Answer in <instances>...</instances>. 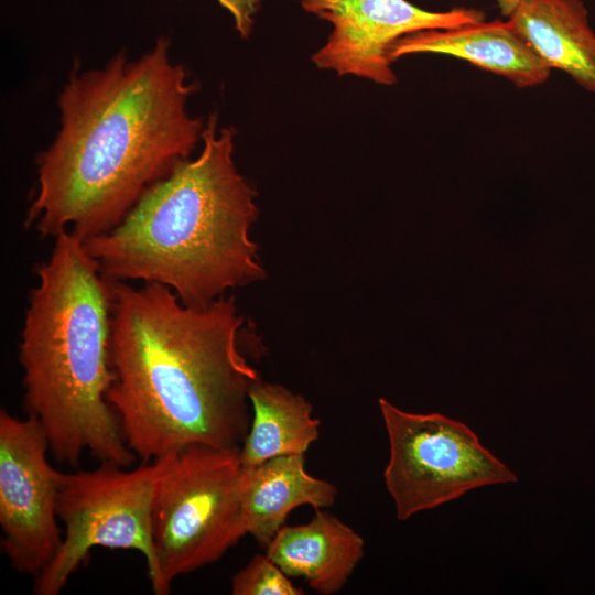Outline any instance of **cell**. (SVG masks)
I'll return each instance as SVG.
<instances>
[{"instance_id": "cell-1", "label": "cell", "mask_w": 595, "mask_h": 595, "mask_svg": "<svg viewBox=\"0 0 595 595\" xmlns=\"http://www.w3.org/2000/svg\"><path fill=\"white\" fill-rule=\"evenodd\" d=\"M160 37L136 60L74 71L58 96L61 128L37 156L25 226L83 241L116 227L152 184L191 154L204 131L186 110L195 83Z\"/></svg>"}, {"instance_id": "cell-2", "label": "cell", "mask_w": 595, "mask_h": 595, "mask_svg": "<svg viewBox=\"0 0 595 595\" xmlns=\"http://www.w3.org/2000/svg\"><path fill=\"white\" fill-rule=\"evenodd\" d=\"M111 281L113 381L107 400L141 462L188 445L240 447L260 377L239 349L234 296L186 305L167 286Z\"/></svg>"}, {"instance_id": "cell-3", "label": "cell", "mask_w": 595, "mask_h": 595, "mask_svg": "<svg viewBox=\"0 0 595 595\" xmlns=\"http://www.w3.org/2000/svg\"><path fill=\"white\" fill-rule=\"evenodd\" d=\"M213 113L201 154L184 159L141 195L111 230L84 241L102 274L170 288L186 305L264 278L250 239L256 192L237 171L234 130Z\"/></svg>"}, {"instance_id": "cell-4", "label": "cell", "mask_w": 595, "mask_h": 595, "mask_svg": "<svg viewBox=\"0 0 595 595\" xmlns=\"http://www.w3.org/2000/svg\"><path fill=\"white\" fill-rule=\"evenodd\" d=\"M36 270L19 345L23 409L42 426L52 456L77 466L88 453L129 467L127 445L107 400L111 367V281L69 231Z\"/></svg>"}, {"instance_id": "cell-5", "label": "cell", "mask_w": 595, "mask_h": 595, "mask_svg": "<svg viewBox=\"0 0 595 595\" xmlns=\"http://www.w3.org/2000/svg\"><path fill=\"white\" fill-rule=\"evenodd\" d=\"M240 447L188 445L173 452L152 499L158 595L173 581L218 561L247 534Z\"/></svg>"}, {"instance_id": "cell-6", "label": "cell", "mask_w": 595, "mask_h": 595, "mask_svg": "<svg viewBox=\"0 0 595 595\" xmlns=\"http://www.w3.org/2000/svg\"><path fill=\"white\" fill-rule=\"evenodd\" d=\"M172 453L128 468L100 462L97 468L61 472L56 512L65 527L51 562L34 577L36 595H57L94 548L140 552L152 589L159 573L151 531L156 480Z\"/></svg>"}, {"instance_id": "cell-7", "label": "cell", "mask_w": 595, "mask_h": 595, "mask_svg": "<svg viewBox=\"0 0 595 595\" xmlns=\"http://www.w3.org/2000/svg\"><path fill=\"white\" fill-rule=\"evenodd\" d=\"M379 408L390 448L383 477L399 520L470 490L518 480L467 424L437 412H407L385 398Z\"/></svg>"}, {"instance_id": "cell-8", "label": "cell", "mask_w": 595, "mask_h": 595, "mask_svg": "<svg viewBox=\"0 0 595 595\" xmlns=\"http://www.w3.org/2000/svg\"><path fill=\"white\" fill-rule=\"evenodd\" d=\"M37 421L0 411L1 549L19 573L35 577L56 554L63 537L56 500L61 470Z\"/></svg>"}, {"instance_id": "cell-9", "label": "cell", "mask_w": 595, "mask_h": 595, "mask_svg": "<svg viewBox=\"0 0 595 595\" xmlns=\"http://www.w3.org/2000/svg\"><path fill=\"white\" fill-rule=\"evenodd\" d=\"M301 3L307 12L333 25L327 42L312 57L317 67L383 85L397 82L390 52L399 39L485 17L474 9L426 11L407 0H302Z\"/></svg>"}, {"instance_id": "cell-10", "label": "cell", "mask_w": 595, "mask_h": 595, "mask_svg": "<svg viewBox=\"0 0 595 595\" xmlns=\"http://www.w3.org/2000/svg\"><path fill=\"white\" fill-rule=\"evenodd\" d=\"M416 53L446 54L465 60L518 87L543 84L551 72L509 19L480 20L407 34L394 43L390 58L394 62Z\"/></svg>"}, {"instance_id": "cell-11", "label": "cell", "mask_w": 595, "mask_h": 595, "mask_svg": "<svg viewBox=\"0 0 595 595\" xmlns=\"http://www.w3.org/2000/svg\"><path fill=\"white\" fill-rule=\"evenodd\" d=\"M364 539L334 515L316 509L299 526H283L266 554L288 575L303 577L317 593L339 592L364 558Z\"/></svg>"}, {"instance_id": "cell-12", "label": "cell", "mask_w": 595, "mask_h": 595, "mask_svg": "<svg viewBox=\"0 0 595 595\" xmlns=\"http://www.w3.org/2000/svg\"><path fill=\"white\" fill-rule=\"evenodd\" d=\"M329 482L310 475L304 454L277 456L253 466H244L242 506L247 534L263 549L283 527L296 507L329 508L337 497Z\"/></svg>"}, {"instance_id": "cell-13", "label": "cell", "mask_w": 595, "mask_h": 595, "mask_svg": "<svg viewBox=\"0 0 595 595\" xmlns=\"http://www.w3.org/2000/svg\"><path fill=\"white\" fill-rule=\"evenodd\" d=\"M509 20L551 69L595 95V32L582 0H522Z\"/></svg>"}, {"instance_id": "cell-14", "label": "cell", "mask_w": 595, "mask_h": 595, "mask_svg": "<svg viewBox=\"0 0 595 595\" xmlns=\"http://www.w3.org/2000/svg\"><path fill=\"white\" fill-rule=\"evenodd\" d=\"M251 423L240 445L245 467L277 456L304 454L318 439L312 404L281 385L256 380L249 389Z\"/></svg>"}, {"instance_id": "cell-15", "label": "cell", "mask_w": 595, "mask_h": 595, "mask_svg": "<svg viewBox=\"0 0 595 595\" xmlns=\"http://www.w3.org/2000/svg\"><path fill=\"white\" fill-rule=\"evenodd\" d=\"M234 595H303L267 555L256 554L231 580Z\"/></svg>"}, {"instance_id": "cell-16", "label": "cell", "mask_w": 595, "mask_h": 595, "mask_svg": "<svg viewBox=\"0 0 595 595\" xmlns=\"http://www.w3.org/2000/svg\"><path fill=\"white\" fill-rule=\"evenodd\" d=\"M234 18L236 30L242 37H248L252 24L253 15L259 8L261 0H217Z\"/></svg>"}, {"instance_id": "cell-17", "label": "cell", "mask_w": 595, "mask_h": 595, "mask_svg": "<svg viewBox=\"0 0 595 595\" xmlns=\"http://www.w3.org/2000/svg\"><path fill=\"white\" fill-rule=\"evenodd\" d=\"M496 1L501 10V13L505 17L509 18L522 0H496Z\"/></svg>"}]
</instances>
